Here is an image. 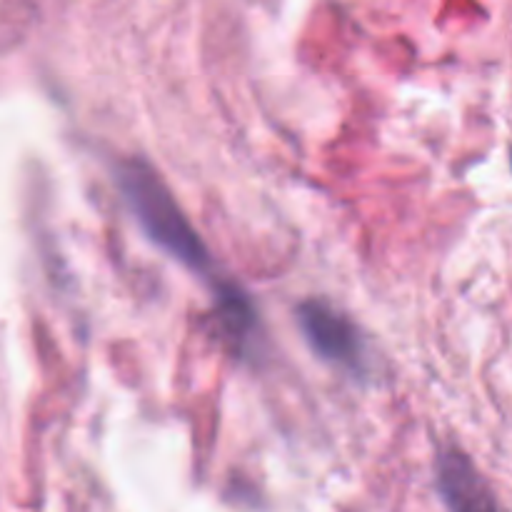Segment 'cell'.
Here are the masks:
<instances>
[{
  "instance_id": "6da1fadb",
  "label": "cell",
  "mask_w": 512,
  "mask_h": 512,
  "mask_svg": "<svg viewBox=\"0 0 512 512\" xmlns=\"http://www.w3.org/2000/svg\"><path fill=\"white\" fill-rule=\"evenodd\" d=\"M115 180L145 235L193 273L210 275L213 260L208 248L155 168L138 158L120 160L115 165Z\"/></svg>"
},
{
  "instance_id": "7a4b0ae2",
  "label": "cell",
  "mask_w": 512,
  "mask_h": 512,
  "mask_svg": "<svg viewBox=\"0 0 512 512\" xmlns=\"http://www.w3.org/2000/svg\"><path fill=\"white\" fill-rule=\"evenodd\" d=\"M295 315L300 333L318 358L353 375L365 373V345L353 320L323 300H305L298 305Z\"/></svg>"
},
{
  "instance_id": "3957f363",
  "label": "cell",
  "mask_w": 512,
  "mask_h": 512,
  "mask_svg": "<svg viewBox=\"0 0 512 512\" xmlns=\"http://www.w3.org/2000/svg\"><path fill=\"white\" fill-rule=\"evenodd\" d=\"M438 490L445 505L453 510H493L495 498L485 485L483 475L475 470L470 458L458 450H450L440 458L438 465Z\"/></svg>"
},
{
  "instance_id": "277c9868",
  "label": "cell",
  "mask_w": 512,
  "mask_h": 512,
  "mask_svg": "<svg viewBox=\"0 0 512 512\" xmlns=\"http://www.w3.org/2000/svg\"><path fill=\"white\" fill-rule=\"evenodd\" d=\"M218 315L223 328L235 340H248L255 325L253 303L235 285H218Z\"/></svg>"
}]
</instances>
